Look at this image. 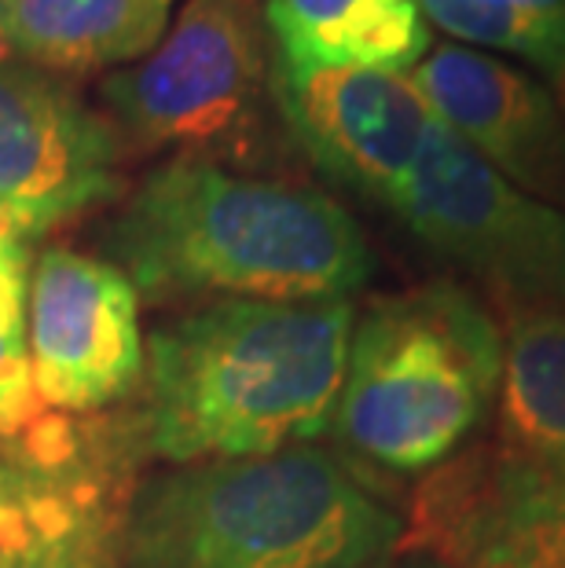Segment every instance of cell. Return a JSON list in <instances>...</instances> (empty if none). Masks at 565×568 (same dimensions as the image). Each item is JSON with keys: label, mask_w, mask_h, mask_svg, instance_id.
<instances>
[{"label": "cell", "mask_w": 565, "mask_h": 568, "mask_svg": "<svg viewBox=\"0 0 565 568\" xmlns=\"http://www.w3.org/2000/svg\"><path fill=\"white\" fill-rule=\"evenodd\" d=\"M500 440L565 469V312H514L503 334Z\"/></svg>", "instance_id": "14"}, {"label": "cell", "mask_w": 565, "mask_h": 568, "mask_svg": "<svg viewBox=\"0 0 565 568\" xmlns=\"http://www.w3.org/2000/svg\"><path fill=\"white\" fill-rule=\"evenodd\" d=\"M30 243L33 239L0 210V261L8 264H30Z\"/></svg>", "instance_id": "19"}, {"label": "cell", "mask_w": 565, "mask_h": 568, "mask_svg": "<svg viewBox=\"0 0 565 568\" xmlns=\"http://www.w3.org/2000/svg\"><path fill=\"white\" fill-rule=\"evenodd\" d=\"M272 95L286 129L323 173L393 210L434 125L407 74L275 63Z\"/></svg>", "instance_id": "10"}, {"label": "cell", "mask_w": 565, "mask_h": 568, "mask_svg": "<svg viewBox=\"0 0 565 568\" xmlns=\"http://www.w3.org/2000/svg\"><path fill=\"white\" fill-rule=\"evenodd\" d=\"M430 27L547 70L565 55V0H415Z\"/></svg>", "instance_id": "16"}, {"label": "cell", "mask_w": 565, "mask_h": 568, "mask_svg": "<svg viewBox=\"0 0 565 568\" xmlns=\"http://www.w3.org/2000/svg\"><path fill=\"white\" fill-rule=\"evenodd\" d=\"M27 280L30 264L0 261V323L27 316Z\"/></svg>", "instance_id": "18"}, {"label": "cell", "mask_w": 565, "mask_h": 568, "mask_svg": "<svg viewBox=\"0 0 565 568\" xmlns=\"http://www.w3.org/2000/svg\"><path fill=\"white\" fill-rule=\"evenodd\" d=\"M412 539L444 568H565V469L503 440L460 452L418 488Z\"/></svg>", "instance_id": "9"}, {"label": "cell", "mask_w": 565, "mask_h": 568, "mask_svg": "<svg viewBox=\"0 0 565 568\" xmlns=\"http://www.w3.org/2000/svg\"><path fill=\"white\" fill-rule=\"evenodd\" d=\"M48 410L33 382L27 316L0 323V444L33 437L48 426Z\"/></svg>", "instance_id": "17"}, {"label": "cell", "mask_w": 565, "mask_h": 568, "mask_svg": "<svg viewBox=\"0 0 565 568\" xmlns=\"http://www.w3.org/2000/svg\"><path fill=\"white\" fill-rule=\"evenodd\" d=\"M176 0H0V48L48 74L137 63L170 30Z\"/></svg>", "instance_id": "13"}, {"label": "cell", "mask_w": 565, "mask_h": 568, "mask_svg": "<svg viewBox=\"0 0 565 568\" xmlns=\"http://www.w3.org/2000/svg\"><path fill=\"white\" fill-rule=\"evenodd\" d=\"M63 429H52L30 463L0 455V568H92L89 514L59 485Z\"/></svg>", "instance_id": "15"}, {"label": "cell", "mask_w": 565, "mask_h": 568, "mask_svg": "<svg viewBox=\"0 0 565 568\" xmlns=\"http://www.w3.org/2000/svg\"><path fill=\"white\" fill-rule=\"evenodd\" d=\"M125 140L56 74L0 52V210L30 239L118 195Z\"/></svg>", "instance_id": "7"}, {"label": "cell", "mask_w": 565, "mask_h": 568, "mask_svg": "<svg viewBox=\"0 0 565 568\" xmlns=\"http://www.w3.org/2000/svg\"><path fill=\"white\" fill-rule=\"evenodd\" d=\"M254 0H188L148 55L100 84L122 140L173 159L243 148L272 89Z\"/></svg>", "instance_id": "5"}, {"label": "cell", "mask_w": 565, "mask_h": 568, "mask_svg": "<svg viewBox=\"0 0 565 568\" xmlns=\"http://www.w3.org/2000/svg\"><path fill=\"white\" fill-rule=\"evenodd\" d=\"M503 331L460 283L379 297L353 320L331 429L371 463L418 474L463 452L488 418Z\"/></svg>", "instance_id": "4"}, {"label": "cell", "mask_w": 565, "mask_h": 568, "mask_svg": "<svg viewBox=\"0 0 565 568\" xmlns=\"http://www.w3.org/2000/svg\"><path fill=\"white\" fill-rule=\"evenodd\" d=\"M27 345L44 407L100 410L140 382V290L111 261L52 246L30 264Z\"/></svg>", "instance_id": "8"}, {"label": "cell", "mask_w": 565, "mask_h": 568, "mask_svg": "<svg viewBox=\"0 0 565 568\" xmlns=\"http://www.w3.org/2000/svg\"><path fill=\"white\" fill-rule=\"evenodd\" d=\"M547 78H551V95H555L558 111H562V118H565V55L558 59L555 67L547 70Z\"/></svg>", "instance_id": "20"}, {"label": "cell", "mask_w": 565, "mask_h": 568, "mask_svg": "<svg viewBox=\"0 0 565 568\" xmlns=\"http://www.w3.org/2000/svg\"><path fill=\"white\" fill-rule=\"evenodd\" d=\"M275 63L294 70L412 74L430 52V22L415 0H264Z\"/></svg>", "instance_id": "12"}, {"label": "cell", "mask_w": 565, "mask_h": 568, "mask_svg": "<svg viewBox=\"0 0 565 568\" xmlns=\"http://www.w3.org/2000/svg\"><path fill=\"white\" fill-rule=\"evenodd\" d=\"M107 250L151 297L349 301L371 275L345 205L213 159L154 165L118 210Z\"/></svg>", "instance_id": "1"}, {"label": "cell", "mask_w": 565, "mask_h": 568, "mask_svg": "<svg viewBox=\"0 0 565 568\" xmlns=\"http://www.w3.org/2000/svg\"><path fill=\"white\" fill-rule=\"evenodd\" d=\"M404 521L320 447L176 466L137 495L125 568H386Z\"/></svg>", "instance_id": "3"}, {"label": "cell", "mask_w": 565, "mask_h": 568, "mask_svg": "<svg viewBox=\"0 0 565 568\" xmlns=\"http://www.w3.org/2000/svg\"><path fill=\"white\" fill-rule=\"evenodd\" d=\"M407 81L434 122L500 176L565 210V118L544 84L463 44L430 48Z\"/></svg>", "instance_id": "11"}, {"label": "cell", "mask_w": 565, "mask_h": 568, "mask_svg": "<svg viewBox=\"0 0 565 568\" xmlns=\"http://www.w3.org/2000/svg\"><path fill=\"white\" fill-rule=\"evenodd\" d=\"M349 301H206L148 342V440L173 466L302 447L339 407Z\"/></svg>", "instance_id": "2"}, {"label": "cell", "mask_w": 565, "mask_h": 568, "mask_svg": "<svg viewBox=\"0 0 565 568\" xmlns=\"http://www.w3.org/2000/svg\"><path fill=\"white\" fill-rule=\"evenodd\" d=\"M393 213L507 316L565 312V210L514 187L444 125H430Z\"/></svg>", "instance_id": "6"}]
</instances>
